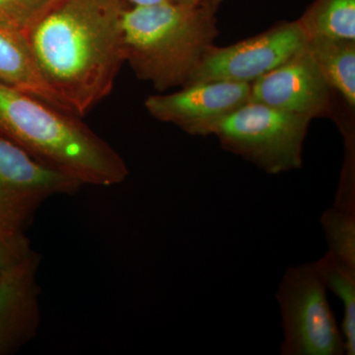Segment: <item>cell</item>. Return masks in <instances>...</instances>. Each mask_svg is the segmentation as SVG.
Here are the masks:
<instances>
[{
    "label": "cell",
    "instance_id": "6da1fadb",
    "mask_svg": "<svg viewBox=\"0 0 355 355\" xmlns=\"http://www.w3.org/2000/svg\"><path fill=\"white\" fill-rule=\"evenodd\" d=\"M123 0H55L24 33L37 67L72 114L108 97L125 62Z\"/></svg>",
    "mask_w": 355,
    "mask_h": 355
},
{
    "label": "cell",
    "instance_id": "7a4b0ae2",
    "mask_svg": "<svg viewBox=\"0 0 355 355\" xmlns=\"http://www.w3.org/2000/svg\"><path fill=\"white\" fill-rule=\"evenodd\" d=\"M0 135L83 186H114L128 176L120 154L78 116L2 83Z\"/></svg>",
    "mask_w": 355,
    "mask_h": 355
},
{
    "label": "cell",
    "instance_id": "3957f363",
    "mask_svg": "<svg viewBox=\"0 0 355 355\" xmlns=\"http://www.w3.org/2000/svg\"><path fill=\"white\" fill-rule=\"evenodd\" d=\"M196 6L167 2L123 10L125 62L157 90L186 85L214 46L216 23Z\"/></svg>",
    "mask_w": 355,
    "mask_h": 355
},
{
    "label": "cell",
    "instance_id": "277c9868",
    "mask_svg": "<svg viewBox=\"0 0 355 355\" xmlns=\"http://www.w3.org/2000/svg\"><path fill=\"white\" fill-rule=\"evenodd\" d=\"M311 120L249 101L210 123L205 135H216L226 150L268 174H280L302 165L303 144Z\"/></svg>",
    "mask_w": 355,
    "mask_h": 355
},
{
    "label": "cell",
    "instance_id": "5b68a950",
    "mask_svg": "<svg viewBox=\"0 0 355 355\" xmlns=\"http://www.w3.org/2000/svg\"><path fill=\"white\" fill-rule=\"evenodd\" d=\"M284 340L282 355H345L342 330L315 263L287 268L277 292Z\"/></svg>",
    "mask_w": 355,
    "mask_h": 355
},
{
    "label": "cell",
    "instance_id": "8992f818",
    "mask_svg": "<svg viewBox=\"0 0 355 355\" xmlns=\"http://www.w3.org/2000/svg\"><path fill=\"white\" fill-rule=\"evenodd\" d=\"M83 186L0 135V229L25 233L46 200L74 195Z\"/></svg>",
    "mask_w": 355,
    "mask_h": 355
},
{
    "label": "cell",
    "instance_id": "52a82bcc",
    "mask_svg": "<svg viewBox=\"0 0 355 355\" xmlns=\"http://www.w3.org/2000/svg\"><path fill=\"white\" fill-rule=\"evenodd\" d=\"M307 44V34L299 20L232 46H214L184 86L209 81L253 83Z\"/></svg>",
    "mask_w": 355,
    "mask_h": 355
},
{
    "label": "cell",
    "instance_id": "ba28073f",
    "mask_svg": "<svg viewBox=\"0 0 355 355\" xmlns=\"http://www.w3.org/2000/svg\"><path fill=\"white\" fill-rule=\"evenodd\" d=\"M250 91V83H195L170 94L149 96L144 106L158 121L176 125L190 135H205L210 123L249 102Z\"/></svg>",
    "mask_w": 355,
    "mask_h": 355
},
{
    "label": "cell",
    "instance_id": "9c48e42d",
    "mask_svg": "<svg viewBox=\"0 0 355 355\" xmlns=\"http://www.w3.org/2000/svg\"><path fill=\"white\" fill-rule=\"evenodd\" d=\"M329 89L306 46L251 83L249 101L313 119L328 111Z\"/></svg>",
    "mask_w": 355,
    "mask_h": 355
},
{
    "label": "cell",
    "instance_id": "30bf717a",
    "mask_svg": "<svg viewBox=\"0 0 355 355\" xmlns=\"http://www.w3.org/2000/svg\"><path fill=\"white\" fill-rule=\"evenodd\" d=\"M41 260L33 252L0 277V355L17 352L37 335L41 323Z\"/></svg>",
    "mask_w": 355,
    "mask_h": 355
},
{
    "label": "cell",
    "instance_id": "8fae6325",
    "mask_svg": "<svg viewBox=\"0 0 355 355\" xmlns=\"http://www.w3.org/2000/svg\"><path fill=\"white\" fill-rule=\"evenodd\" d=\"M0 83L71 113L44 80L24 35L6 28H0Z\"/></svg>",
    "mask_w": 355,
    "mask_h": 355
},
{
    "label": "cell",
    "instance_id": "7c38bea8",
    "mask_svg": "<svg viewBox=\"0 0 355 355\" xmlns=\"http://www.w3.org/2000/svg\"><path fill=\"white\" fill-rule=\"evenodd\" d=\"M308 51L330 88L355 106V41L308 39Z\"/></svg>",
    "mask_w": 355,
    "mask_h": 355
},
{
    "label": "cell",
    "instance_id": "4fadbf2b",
    "mask_svg": "<svg viewBox=\"0 0 355 355\" xmlns=\"http://www.w3.org/2000/svg\"><path fill=\"white\" fill-rule=\"evenodd\" d=\"M327 291L340 299L343 307L342 333L345 354H355V270L327 252L315 263Z\"/></svg>",
    "mask_w": 355,
    "mask_h": 355
},
{
    "label": "cell",
    "instance_id": "5bb4252c",
    "mask_svg": "<svg viewBox=\"0 0 355 355\" xmlns=\"http://www.w3.org/2000/svg\"><path fill=\"white\" fill-rule=\"evenodd\" d=\"M300 22L308 39L355 41V0H320Z\"/></svg>",
    "mask_w": 355,
    "mask_h": 355
},
{
    "label": "cell",
    "instance_id": "9a60e30c",
    "mask_svg": "<svg viewBox=\"0 0 355 355\" xmlns=\"http://www.w3.org/2000/svg\"><path fill=\"white\" fill-rule=\"evenodd\" d=\"M328 253L355 270V212L331 207L322 214Z\"/></svg>",
    "mask_w": 355,
    "mask_h": 355
},
{
    "label": "cell",
    "instance_id": "2e32d148",
    "mask_svg": "<svg viewBox=\"0 0 355 355\" xmlns=\"http://www.w3.org/2000/svg\"><path fill=\"white\" fill-rule=\"evenodd\" d=\"M55 0H0V28L24 34Z\"/></svg>",
    "mask_w": 355,
    "mask_h": 355
},
{
    "label": "cell",
    "instance_id": "e0dca14e",
    "mask_svg": "<svg viewBox=\"0 0 355 355\" xmlns=\"http://www.w3.org/2000/svg\"><path fill=\"white\" fill-rule=\"evenodd\" d=\"M25 233H14L0 229V277L19 265L33 253Z\"/></svg>",
    "mask_w": 355,
    "mask_h": 355
},
{
    "label": "cell",
    "instance_id": "ac0fdd59",
    "mask_svg": "<svg viewBox=\"0 0 355 355\" xmlns=\"http://www.w3.org/2000/svg\"><path fill=\"white\" fill-rule=\"evenodd\" d=\"M123 1L128 2L133 6H151L167 3V2H174L173 0H123Z\"/></svg>",
    "mask_w": 355,
    "mask_h": 355
},
{
    "label": "cell",
    "instance_id": "d6986e66",
    "mask_svg": "<svg viewBox=\"0 0 355 355\" xmlns=\"http://www.w3.org/2000/svg\"><path fill=\"white\" fill-rule=\"evenodd\" d=\"M176 3L186 4V6H197L198 0H173Z\"/></svg>",
    "mask_w": 355,
    "mask_h": 355
}]
</instances>
